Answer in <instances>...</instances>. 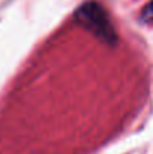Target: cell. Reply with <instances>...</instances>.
<instances>
[{
  "label": "cell",
  "mask_w": 153,
  "mask_h": 154,
  "mask_svg": "<svg viewBox=\"0 0 153 154\" xmlns=\"http://www.w3.org/2000/svg\"><path fill=\"white\" fill-rule=\"evenodd\" d=\"M74 20L80 26H83L86 30L93 33V36L101 39L102 42H105L108 45H116L117 33L111 24V20H110L107 11L98 2L90 0V2H86L84 5H81L75 11Z\"/></svg>",
  "instance_id": "obj_1"
},
{
  "label": "cell",
  "mask_w": 153,
  "mask_h": 154,
  "mask_svg": "<svg viewBox=\"0 0 153 154\" xmlns=\"http://www.w3.org/2000/svg\"><path fill=\"white\" fill-rule=\"evenodd\" d=\"M140 20H141L144 24H153V0L149 5H146V8L141 11Z\"/></svg>",
  "instance_id": "obj_2"
}]
</instances>
